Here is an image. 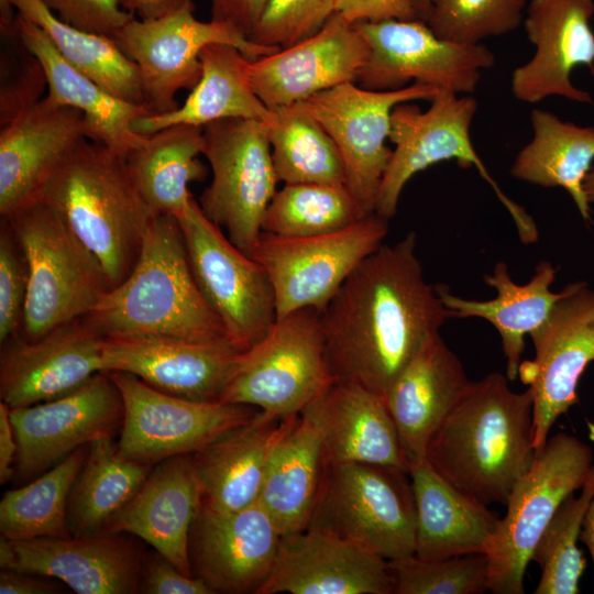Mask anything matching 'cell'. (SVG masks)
Here are the masks:
<instances>
[{"instance_id":"27","label":"cell","mask_w":594,"mask_h":594,"mask_svg":"<svg viewBox=\"0 0 594 594\" xmlns=\"http://www.w3.org/2000/svg\"><path fill=\"white\" fill-rule=\"evenodd\" d=\"M300 415L318 429L326 464L367 463L409 471L384 398L363 385L333 380Z\"/></svg>"},{"instance_id":"22","label":"cell","mask_w":594,"mask_h":594,"mask_svg":"<svg viewBox=\"0 0 594 594\" xmlns=\"http://www.w3.org/2000/svg\"><path fill=\"white\" fill-rule=\"evenodd\" d=\"M105 338L85 319L56 327L28 341L20 334L2 343L0 397L10 409L63 396L102 372Z\"/></svg>"},{"instance_id":"57","label":"cell","mask_w":594,"mask_h":594,"mask_svg":"<svg viewBox=\"0 0 594 594\" xmlns=\"http://www.w3.org/2000/svg\"><path fill=\"white\" fill-rule=\"evenodd\" d=\"M1 10V30L7 34L9 31L14 30L13 7L10 0H0Z\"/></svg>"},{"instance_id":"43","label":"cell","mask_w":594,"mask_h":594,"mask_svg":"<svg viewBox=\"0 0 594 594\" xmlns=\"http://www.w3.org/2000/svg\"><path fill=\"white\" fill-rule=\"evenodd\" d=\"M594 497V462L579 496L558 508L531 556L541 569L536 594H576L586 561L578 548L586 509Z\"/></svg>"},{"instance_id":"3","label":"cell","mask_w":594,"mask_h":594,"mask_svg":"<svg viewBox=\"0 0 594 594\" xmlns=\"http://www.w3.org/2000/svg\"><path fill=\"white\" fill-rule=\"evenodd\" d=\"M84 317L103 338L228 340L195 279L179 223L172 216L152 220L131 273Z\"/></svg>"},{"instance_id":"44","label":"cell","mask_w":594,"mask_h":594,"mask_svg":"<svg viewBox=\"0 0 594 594\" xmlns=\"http://www.w3.org/2000/svg\"><path fill=\"white\" fill-rule=\"evenodd\" d=\"M526 0H429L426 23L440 38L480 44L516 30Z\"/></svg>"},{"instance_id":"25","label":"cell","mask_w":594,"mask_h":594,"mask_svg":"<svg viewBox=\"0 0 594 594\" xmlns=\"http://www.w3.org/2000/svg\"><path fill=\"white\" fill-rule=\"evenodd\" d=\"M394 594L385 559L312 528L282 537L257 594Z\"/></svg>"},{"instance_id":"36","label":"cell","mask_w":594,"mask_h":594,"mask_svg":"<svg viewBox=\"0 0 594 594\" xmlns=\"http://www.w3.org/2000/svg\"><path fill=\"white\" fill-rule=\"evenodd\" d=\"M324 465L320 433L299 414L272 454L257 501L283 537L307 528Z\"/></svg>"},{"instance_id":"59","label":"cell","mask_w":594,"mask_h":594,"mask_svg":"<svg viewBox=\"0 0 594 594\" xmlns=\"http://www.w3.org/2000/svg\"><path fill=\"white\" fill-rule=\"evenodd\" d=\"M417 13V18L420 21H426L428 10H429V0H411Z\"/></svg>"},{"instance_id":"17","label":"cell","mask_w":594,"mask_h":594,"mask_svg":"<svg viewBox=\"0 0 594 594\" xmlns=\"http://www.w3.org/2000/svg\"><path fill=\"white\" fill-rule=\"evenodd\" d=\"M439 91L420 82L387 91L345 82L306 100L340 152L345 185L367 213L375 212L377 193L392 157L386 140L394 108L415 100L430 101Z\"/></svg>"},{"instance_id":"23","label":"cell","mask_w":594,"mask_h":594,"mask_svg":"<svg viewBox=\"0 0 594 594\" xmlns=\"http://www.w3.org/2000/svg\"><path fill=\"white\" fill-rule=\"evenodd\" d=\"M367 53L355 25L334 13L312 36L249 59L246 70L256 95L268 109H275L355 82Z\"/></svg>"},{"instance_id":"45","label":"cell","mask_w":594,"mask_h":594,"mask_svg":"<svg viewBox=\"0 0 594 594\" xmlns=\"http://www.w3.org/2000/svg\"><path fill=\"white\" fill-rule=\"evenodd\" d=\"M394 594H482L490 591L488 559L484 553L442 560L415 554L387 561Z\"/></svg>"},{"instance_id":"13","label":"cell","mask_w":594,"mask_h":594,"mask_svg":"<svg viewBox=\"0 0 594 594\" xmlns=\"http://www.w3.org/2000/svg\"><path fill=\"white\" fill-rule=\"evenodd\" d=\"M113 38L136 65L152 113L176 109L177 92L194 88L201 75L200 53L206 46L232 45L250 59L278 50L250 41L230 24L197 20L194 3L153 20L134 18Z\"/></svg>"},{"instance_id":"10","label":"cell","mask_w":594,"mask_h":594,"mask_svg":"<svg viewBox=\"0 0 594 594\" xmlns=\"http://www.w3.org/2000/svg\"><path fill=\"white\" fill-rule=\"evenodd\" d=\"M202 135L212 179L197 200L199 207L235 246L252 255L278 183L265 125L223 119L205 125Z\"/></svg>"},{"instance_id":"34","label":"cell","mask_w":594,"mask_h":594,"mask_svg":"<svg viewBox=\"0 0 594 594\" xmlns=\"http://www.w3.org/2000/svg\"><path fill=\"white\" fill-rule=\"evenodd\" d=\"M249 59L232 45L206 46L200 53V78L185 101L172 111L138 118L133 130L147 135L177 124L204 128L218 120L234 118L267 121L272 111L250 82Z\"/></svg>"},{"instance_id":"7","label":"cell","mask_w":594,"mask_h":594,"mask_svg":"<svg viewBox=\"0 0 594 594\" xmlns=\"http://www.w3.org/2000/svg\"><path fill=\"white\" fill-rule=\"evenodd\" d=\"M593 462L591 447L565 432L548 438L536 451L514 485L487 548L490 592H525V572L538 540L560 505L582 488Z\"/></svg>"},{"instance_id":"18","label":"cell","mask_w":594,"mask_h":594,"mask_svg":"<svg viewBox=\"0 0 594 594\" xmlns=\"http://www.w3.org/2000/svg\"><path fill=\"white\" fill-rule=\"evenodd\" d=\"M18 442L14 475L28 481L41 475L77 448L121 428L123 402L108 372L92 375L57 398L10 409Z\"/></svg>"},{"instance_id":"54","label":"cell","mask_w":594,"mask_h":594,"mask_svg":"<svg viewBox=\"0 0 594 594\" xmlns=\"http://www.w3.org/2000/svg\"><path fill=\"white\" fill-rule=\"evenodd\" d=\"M18 442L10 419V407L0 403V483L6 484L14 476Z\"/></svg>"},{"instance_id":"42","label":"cell","mask_w":594,"mask_h":594,"mask_svg":"<svg viewBox=\"0 0 594 594\" xmlns=\"http://www.w3.org/2000/svg\"><path fill=\"white\" fill-rule=\"evenodd\" d=\"M366 215L345 184H284L266 209L262 231L280 237L317 235L346 228Z\"/></svg>"},{"instance_id":"53","label":"cell","mask_w":594,"mask_h":594,"mask_svg":"<svg viewBox=\"0 0 594 594\" xmlns=\"http://www.w3.org/2000/svg\"><path fill=\"white\" fill-rule=\"evenodd\" d=\"M52 578L2 569L0 573L1 594H53L58 593L59 586L51 581Z\"/></svg>"},{"instance_id":"40","label":"cell","mask_w":594,"mask_h":594,"mask_svg":"<svg viewBox=\"0 0 594 594\" xmlns=\"http://www.w3.org/2000/svg\"><path fill=\"white\" fill-rule=\"evenodd\" d=\"M271 111L263 123L278 182L345 184L340 152L306 101Z\"/></svg>"},{"instance_id":"26","label":"cell","mask_w":594,"mask_h":594,"mask_svg":"<svg viewBox=\"0 0 594 594\" xmlns=\"http://www.w3.org/2000/svg\"><path fill=\"white\" fill-rule=\"evenodd\" d=\"M84 139L89 140V131L82 113L56 106L46 97L1 127V217L37 199L46 182Z\"/></svg>"},{"instance_id":"24","label":"cell","mask_w":594,"mask_h":594,"mask_svg":"<svg viewBox=\"0 0 594 594\" xmlns=\"http://www.w3.org/2000/svg\"><path fill=\"white\" fill-rule=\"evenodd\" d=\"M240 351L228 340L105 338L102 372H125L196 402H221Z\"/></svg>"},{"instance_id":"8","label":"cell","mask_w":594,"mask_h":594,"mask_svg":"<svg viewBox=\"0 0 594 594\" xmlns=\"http://www.w3.org/2000/svg\"><path fill=\"white\" fill-rule=\"evenodd\" d=\"M321 312L302 308L277 318L262 340L239 353L221 402L271 418L300 414L334 380Z\"/></svg>"},{"instance_id":"28","label":"cell","mask_w":594,"mask_h":594,"mask_svg":"<svg viewBox=\"0 0 594 594\" xmlns=\"http://www.w3.org/2000/svg\"><path fill=\"white\" fill-rule=\"evenodd\" d=\"M200 502L191 455L172 457L153 466L139 491L102 530L142 539L180 572L194 576L189 536Z\"/></svg>"},{"instance_id":"37","label":"cell","mask_w":594,"mask_h":594,"mask_svg":"<svg viewBox=\"0 0 594 594\" xmlns=\"http://www.w3.org/2000/svg\"><path fill=\"white\" fill-rule=\"evenodd\" d=\"M532 139L517 154L513 177L542 187H562L582 218L591 221L584 180L594 161V128L563 121L550 111L530 114Z\"/></svg>"},{"instance_id":"29","label":"cell","mask_w":594,"mask_h":594,"mask_svg":"<svg viewBox=\"0 0 594 594\" xmlns=\"http://www.w3.org/2000/svg\"><path fill=\"white\" fill-rule=\"evenodd\" d=\"M471 381L440 333L398 374L384 396L408 464L422 461L428 444Z\"/></svg>"},{"instance_id":"19","label":"cell","mask_w":594,"mask_h":594,"mask_svg":"<svg viewBox=\"0 0 594 594\" xmlns=\"http://www.w3.org/2000/svg\"><path fill=\"white\" fill-rule=\"evenodd\" d=\"M282 537L260 503L219 510L200 502L189 536L193 575L213 593L257 594L273 570Z\"/></svg>"},{"instance_id":"5","label":"cell","mask_w":594,"mask_h":594,"mask_svg":"<svg viewBox=\"0 0 594 594\" xmlns=\"http://www.w3.org/2000/svg\"><path fill=\"white\" fill-rule=\"evenodd\" d=\"M1 218L10 224L28 263L23 339L36 340L88 315L111 289L96 256L42 198Z\"/></svg>"},{"instance_id":"47","label":"cell","mask_w":594,"mask_h":594,"mask_svg":"<svg viewBox=\"0 0 594 594\" xmlns=\"http://www.w3.org/2000/svg\"><path fill=\"white\" fill-rule=\"evenodd\" d=\"M29 271L10 224L0 227V343L20 334L28 296Z\"/></svg>"},{"instance_id":"58","label":"cell","mask_w":594,"mask_h":594,"mask_svg":"<svg viewBox=\"0 0 594 594\" xmlns=\"http://www.w3.org/2000/svg\"><path fill=\"white\" fill-rule=\"evenodd\" d=\"M584 191L590 204L594 202V167L588 172L584 180Z\"/></svg>"},{"instance_id":"12","label":"cell","mask_w":594,"mask_h":594,"mask_svg":"<svg viewBox=\"0 0 594 594\" xmlns=\"http://www.w3.org/2000/svg\"><path fill=\"white\" fill-rule=\"evenodd\" d=\"M430 102L427 110L404 102L392 112L388 139L395 147L377 193L375 213L391 220L404 187L414 175L440 162L455 160L461 167L474 166L512 219H518L525 208L503 193L472 144L470 129L477 110L476 99L441 90Z\"/></svg>"},{"instance_id":"11","label":"cell","mask_w":594,"mask_h":594,"mask_svg":"<svg viewBox=\"0 0 594 594\" xmlns=\"http://www.w3.org/2000/svg\"><path fill=\"white\" fill-rule=\"evenodd\" d=\"M373 212L338 231L309 237L263 232L252 252L272 283L277 318L302 308L323 310L349 275L388 233Z\"/></svg>"},{"instance_id":"48","label":"cell","mask_w":594,"mask_h":594,"mask_svg":"<svg viewBox=\"0 0 594 594\" xmlns=\"http://www.w3.org/2000/svg\"><path fill=\"white\" fill-rule=\"evenodd\" d=\"M61 21L77 29L113 37L135 16L120 0H41Z\"/></svg>"},{"instance_id":"51","label":"cell","mask_w":594,"mask_h":594,"mask_svg":"<svg viewBox=\"0 0 594 594\" xmlns=\"http://www.w3.org/2000/svg\"><path fill=\"white\" fill-rule=\"evenodd\" d=\"M336 13L350 23L418 20L411 0H337Z\"/></svg>"},{"instance_id":"38","label":"cell","mask_w":594,"mask_h":594,"mask_svg":"<svg viewBox=\"0 0 594 594\" xmlns=\"http://www.w3.org/2000/svg\"><path fill=\"white\" fill-rule=\"evenodd\" d=\"M16 14L46 34L59 55L111 95L134 105H145L136 65L113 37L84 31L61 21L41 0H10Z\"/></svg>"},{"instance_id":"1","label":"cell","mask_w":594,"mask_h":594,"mask_svg":"<svg viewBox=\"0 0 594 594\" xmlns=\"http://www.w3.org/2000/svg\"><path fill=\"white\" fill-rule=\"evenodd\" d=\"M414 231L382 244L349 275L321 312L334 380L384 398L392 383L453 312L429 284Z\"/></svg>"},{"instance_id":"14","label":"cell","mask_w":594,"mask_h":594,"mask_svg":"<svg viewBox=\"0 0 594 594\" xmlns=\"http://www.w3.org/2000/svg\"><path fill=\"white\" fill-rule=\"evenodd\" d=\"M354 25L369 47L355 82L369 90H397L420 82L455 95H469L475 91L482 70L495 64V55L482 43L442 40L420 20Z\"/></svg>"},{"instance_id":"4","label":"cell","mask_w":594,"mask_h":594,"mask_svg":"<svg viewBox=\"0 0 594 594\" xmlns=\"http://www.w3.org/2000/svg\"><path fill=\"white\" fill-rule=\"evenodd\" d=\"M38 198L96 256L111 288L131 273L156 217L131 182L123 157L88 139L58 166Z\"/></svg>"},{"instance_id":"39","label":"cell","mask_w":594,"mask_h":594,"mask_svg":"<svg viewBox=\"0 0 594 594\" xmlns=\"http://www.w3.org/2000/svg\"><path fill=\"white\" fill-rule=\"evenodd\" d=\"M154 465L122 457L112 437L90 442L68 498L67 518L72 534L102 530L139 491Z\"/></svg>"},{"instance_id":"30","label":"cell","mask_w":594,"mask_h":594,"mask_svg":"<svg viewBox=\"0 0 594 594\" xmlns=\"http://www.w3.org/2000/svg\"><path fill=\"white\" fill-rule=\"evenodd\" d=\"M298 416L271 418L258 411L190 454L201 502L219 510L257 503L272 454Z\"/></svg>"},{"instance_id":"2","label":"cell","mask_w":594,"mask_h":594,"mask_svg":"<svg viewBox=\"0 0 594 594\" xmlns=\"http://www.w3.org/2000/svg\"><path fill=\"white\" fill-rule=\"evenodd\" d=\"M508 381L491 373L470 382L427 448L443 479L486 506L506 505L536 454L531 389L514 392Z\"/></svg>"},{"instance_id":"55","label":"cell","mask_w":594,"mask_h":594,"mask_svg":"<svg viewBox=\"0 0 594 594\" xmlns=\"http://www.w3.org/2000/svg\"><path fill=\"white\" fill-rule=\"evenodd\" d=\"M122 8L140 20H153L175 12L193 0H120Z\"/></svg>"},{"instance_id":"46","label":"cell","mask_w":594,"mask_h":594,"mask_svg":"<svg viewBox=\"0 0 594 594\" xmlns=\"http://www.w3.org/2000/svg\"><path fill=\"white\" fill-rule=\"evenodd\" d=\"M337 0H268L249 40L284 48L308 38L336 13Z\"/></svg>"},{"instance_id":"21","label":"cell","mask_w":594,"mask_h":594,"mask_svg":"<svg viewBox=\"0 0 594 594\" xmlns=\"http://www.w3.org/2000/svg\"><path fill=\"white\" fill-rule=\"evenodd\" d=\"M594 0H530L524 21L535 54L512 74L510 89L522 102L537 103L558 96L593 103L591 95L575 87L571 74L586 66L594 76Z\"/></svg>"},{"instance_id":"52","label":"cell","mask_w":594,"mask_h":594,"mask_svg":"<svg viewBox=\"0 0 594 594\" xmlns=\"http://www.w3.org/2000/svg\"><path fill=\"white\" fill-rule=\"evenodd\" d=\"M267 2L268 0H210L211 20L230 24L249 36Z\"/></svg>"},{"instance_id":"32","label":"cell","mask_w":594,"mask_h":594,"mask_svg":"<svg viewBox=\"0 0 594 594\" xmlns=\"http://www.w3.org/2000/svg\"><path fill=\"white\" fill-rule=\"evenodd\" d=\"M416 505L415 556L442 560L484 553L498 524L487 506L443 479L427 459L409 465Z\"/></svg>"},{"instance_id":"35","label":"cell","mask_w":594,"mask_h":594,"mask_svg":"<svg viewBox=\"0 0 594 594\" xmlns=\"http://www.w3.org/2000/svg\"><path fill=\"white\" fill-rule=\"evenodd\" d=\"M202 128L172 125L145 135L123 160L141 198L155 216L177 217L193 195L189 185L202 182L208 168L202 154Z\"/></svg>"},{"instance_id":"50","label":"cell","mask_w":594,"mask_h":594,"mask_svg":"<svg viewBox=\"0 0 594 594\" xmlns=\"http://www.w3.org/2000/svg\"><path fill=\"white\" fill-rule=\"evenodd\" d=\"M47 87L41 63L30 53V58L12 81L2 85L0 94V125L9 123L32 108L44 97Z\"/></svg>"},{"instance_id":"56","label":"cell","mask_w":594,"mask_h":594,"mask_svg":"<svg viewBox=\"0 0 594 594\" xmlns=\"http://www.w3.org/2000/svg\"><path fill=\"white\" fill-rule=\"evenodd\" d=\"M586 426L588 429V438L594 442V424L587 421ZM580 539L587 547L594 565V497L584 515Z\"/></svg>"},{"instance_id":"16","label":"cell","mask_w":594,"mask_h":594,"mask_svg":"<svg viewBox=\"0 0 594 594\" xmlns=\"http://www.w3.org/2000/svg\"><path fill=\"white\" fill-rule=\"evenodd\" d=\"M562 290L546 321L529 334L535 358L520 363L518 372L532 393L536 451L557 419L579 403V381L594 362V288L573 282Z\"/></svg>"},{"instance_id":"33","label":"cell","mask_w":594,"mask_h":594,"mask_svg":"<svg viewBox=\"0 0 594 594\" xmlns=\"http://www.w3.org/2000/svg\"><path fill=\"white\" fill-rule=\"evenodd\" d=\"M557 270L548 261H541L531 279L525 285L516 284L508 266L498 262L492 274L484 275V282L496 289L491 300L464 299L450 293L446 285H437L438 294L447 308L457 318L476 317L487 320L497 330L506 356V376L509 381L518 377L525 336L539 328L548 318L563 290L553 293L550 286Z\"/></svg>"},{"instance_id":"20","label":"cell","mask_w":594,"mask_h":594,"mask_svg":"<svg viewBox=\"0 0 594 594\" xmlns=\"http://www.w3.org/2000/svg\"><path fill=\"white\" fill-rule=\"evenodd\" d=\"M133 537L100 530L68 538H1L0 565L59 580L78 594L139 593L143 554Z\"/></svg>"},{"instance_id":"9","label":"cell","mask_w":594,"mask_h":594,"mask_svg":"<svg viewBox=\"0 0 594 594\" xmlns=\"http://www.w3.org/2000/svg\"><path fill=\"white\" fill-rule=\"evenodd\" d=\"M176 219L204 297L221 320L230 343L240 352L249 350L277 319L266 271L206 217L194 196Z\"/></svg>"},{"instance_id":"31","label":"cell","mask_w":594,"mask_h":594,"mask_svg":"<svg viewBox=\"0 0 594 594\" xmlns=\"http://www.w3.org/2000/svg\"><path fill=\"white\" fill-rule=\"evenodd\" d=\"M14 34L42 65L51 102L82 113L89 140L125 157L145 135L133 130V122L152 113L146 106L122 100L68 64L55 50L46 34L30 20L15 14Z\"/></svg>"},{"instance_id":"6","label":"cell","mask_w":594,"mask_h":594,"mask_svg":"<svg viewBox=\"0 0 594 594\" xmlns=\"http://www.w3.org/2000/svg\"><path fill=\"white\" fill-rule=\"evenodd\" d=\"M416 527L409 471L367 463L324 465L307 528L393 561L415 554Z\"/></svg>"},{"instance_id":"15","label":"cell","mask_w":594,"mask_h":594,"mask_svg":"<svg viewBox=\"0 0 594 594\" xmlns=\"http://www.w3.org/2000/svg\"><path fill=\"white\" fill-rule=\"evenodd\" d=\"M108 373L123 402L118 451L130 460L154 465L196 453L260 411L248 405L190 400L161 392L130 373Z\"/></svg>"},{"instance_id":"41","label":"cell","mask_w":594,"mask_h":594,"mask_svg":"<svg viewBox=\"0 0 594 594\" xmlns=\"http://www.w3.org/2000/svg\"><path fill=\"white\" fill-rule=\"evenodd\" d=\"M88 449L89 444L77 448L29 484L6 492L0 502L1 538L29 540L73 536L67 518L68 498Z\"/></svg>"},{"instance_id":"49","label":"cell","mask_w":594,"mask_h":594,"mask_svg":"<svg viewBox=\"0 0 594 594\" xmlns=\"http://www.w3.org/2000/svg\"><path fill=\"white\" fill-rule=\"evenodd\" d=\"M139 593L213 594L202 580L180 572L157 551L143 556Z\"/></svg>"}]
</instances>
